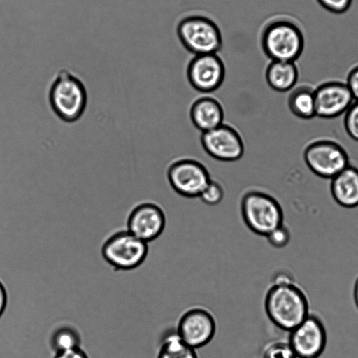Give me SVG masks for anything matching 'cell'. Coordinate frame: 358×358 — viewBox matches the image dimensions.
<instances>
[{
    "label": "cell",
    "instance_id": "16",
    "mask_svg": "<svg viewBox=\"0 0 358 358\" xmlns=\"http://www.w3.org/2000/svg\"><path fill=\"white\" fill-rule=\"evenodd\" d=\"M330 192L341 206L353 208L358 206V166L351 163L330 179Z\"/></svg>",
    "mask_w": 358,
    "mask_h": 358
},
{
    "label": "cell",
    "instance_id": "22",
    "mask_svg": "<svg viewBox=\"0 0 358 358\" xmlns=\"http://www.w3.org/2000/svg\"><path fill=\"white\" fill-rule=\"evenodd\" d=\"M343 126L346 134L358 142V101H354L344 113Z\"/></svg>",
    "mask_w": 358,
    "mask_h": 358
},
{
    "label": "cell",
    "instance_id": "9",
    "mask_svg": "<svg viewBox=\"0 0 358 358\" xmlns=\"http://www.w3.org/2000/svg\"><path fill=\"white\" fill-rule=\"evenodd\" d=\"M178 336L194 349L208 344L217 331L214 315L203 306H192L180 315L176 327Z\"/></svg>",
    "mask_w": 358,
    "mask_h": 358
},
{
    "label": "cell",
    "instance_id": "25",
    "mask_svg": "<svg viewBox=\"0 0 358 358\" xmlns=\"http://www.w3.org/2000/svg\"><path fill=\"white\" fill-rule=\"evenodd\" d=\"M345 83L354 100L358 101V62L349 69Z\"/></svg>",
    "mask_w": 358,
    "mask_h": 358
},
{
    "label": "cell",
    "instance_id": "12",
    "mask_svg": "<svg viewBox=\"0 0 358 358\" xmlns=\"http://www.w3.org/2000/svg\"><path fill=\"white\" fill-rule=\"evenodd\" d=\"M288 341L297 358H318L327 343V333L322 320L309 315L291 330Z\"/></svg>",
    "mask_w": 358,
    "mask_h": 358
},
{
    "label": "cell",
    "instance_id": "13",
    "mask_svg": "<svg viewBox=\"0 0 358 358\" xmlns=\"http://www.w3.org/2000/svg\"><path fill=\"white\" fill-rule=\"evenodd\" d=\"M166 226V215L157 203L143 201L129 213L126 228L130 233L149 243L159 237Z\"/></svg>",
    "mask_w": 358,
    "mask_h": 358
},
{
    "label": "cell",
    "instance_id": "21",
    "mask_svg": "<svg viewBox=\"0 0 358 358\" xmlns=\"http://www.w3.org/2000/svg\"><path fill=\"white\" fill-rule=\"evenodd\" d=\"M224 192L222 186L212 178L203 189L199 198L208 206H216L221 203L224 198Z\"/></svg>",
    "mask_w": 358,
    "mask_h": 358
},
{
    "label": "cell",
    "instance_id": "4",
    "mask_svg": "<svg viewBox=\"0 0 358 358\" xmlns=\"http://www.w3.org/2000/svg\"><path fill=\"white\" fill-rule=\"evenodd\" d=\"M240 208L245 224L257 235L266 236L284 223L280 203L267 192L257 189L245 192Z\"/></svg>",
    "mask_w": 358,
    "mask_h": 358
},
{
    "label": "cell",
    "instance_id": "19",
    "mask_svg": "<svg viewBox=\"0 0 358 358\" xmlns=\"http://www.w3.org/2000/svg\"><path fill=\"white\" fill-rule=\"evenodd\" d=\"M156 358H199L196 349L187 345L177 334L169 329L161 337Z\"/></svg>",
    "mask_w": 358,
    "mask_h": 358
},
{
    "label": "cell",
    "instance_id": "8",
    "mask_svg": "<svg viewBox=\"0 0 358 358\" xmlns=\"http://www.w3.org/2000/svg\"><path fill=\"white\" fill-rule=\"evenodd\" d=\"M166 178L172 189L186 198L199 197L211 179L206 166L191 157L173 160L167 167Z\"/></svg>",
    "mask_w": 358,
    "mask_h": 358
},
{
    "label": "cell",
    "instance_id": "17",
    "mask_svg": "<svg viewBox=\"0 0 358 358\" xmlns=\"http://www.w3.org/2000/svg\"><path fill=\"white\" fill-rule=\"evenodd\" d=\"M295 62L271 61L265 71L268 86L279 92H286L294 87L299 79V69Z\"/></svg>",
    "mask_w": 358,
    "mask_h": 358
},
{
    "label": "cell",
    "instance_id": "1",
    "mask_svg": "<svg viewBox=\"0 0 358 358\" xmlns=\"http://www.w3.org/2000/svg\"><path fill=\"white\" fill-rule=\"evenodd\" d=\"M264 306L269 320L289 332L308 315V302L303 290L284 273L273 278L264 296Z\"/></svg>",
    "mask_w": 358,
    "mask_h": 358
},
{
    "label": "cell",
    "instance_id": "20",
    "mask_svg": "<svg viewBox=\"0 0 358 358\" xmlns=\"http://www.w3.org/2000/svg\"><path fill=\"white\" fill-rule=\"evenodd\" d=\"M261 358H297L288 340H273L265 345Z\"/></svg>",
    "mask_w": 358,
    "mask_h": 358
},
{
    "label": "cell",
    "instance_id": "6",
    "mask_svg": "<svg viewBox=\"0 0 358 358\" xmlns=\"http://www.w3.org/2000/svg\"><path fill=\"white\" fill-rule=\"evenodd\" d=\"M176 34L182 46L194 55L217 53L222 47L220 27L206 16L192 15L182 18Z\"/></svg>",
    "mask_w": 358,
    "mask_h": 358
},
{
    "label": "cell",
    "instance_id": "27",
    "mask_svg": "<svg viewBox=\"0 0 358 358\" xmlns=\"http://www.w3.org/2000/svg\"><path fill=\"white\" fill-rule=\"evenodd\" d=\"M7 302L6 292L3 285L0 282V316L3 313Z\"/></svg>",
    "mask_w": 358,
    "mask_h": 358
},
{
    "label": "cell",
    "instance_id": "28",
    "mask_svg": "<svg viewBox=\"0 0 358 358\" xmlns=\"http://www.w3.org/2000/svg\"><path fill=\"white\" fill-rule=\"evenodd\" d=\"M354 299L355 303L358 308V278L356 280L355 287H354Z\"/></svg>",
    "mask_w": 358,
    "mask_h": 358
},
{
    "label": "cell",
    "instance_id": "24",
    "mask_svg": "<svg viewBox=\"0 0 358 358\" xmlns=\"http://www.w3.org/2000/svg\"><path fill=\"white\" fill-rule=\"evenodd\" d=\"M317 1L326 10L335 14L345 13L352 3V0H317Z\"/></svg>",
    "mask_w": 358,
    "mask_h": 358
},
{
    "label": "cell",
    "instance_id": "3",
    "mask_svg": "<svg viewBox=\"0 0 358 358\" xmlns=\"http://www.w3.org/2000/svg\"><path fill=\"white\" fill-rule=\"evenodd\" d=\"M260 43L271 61L296 62L303 51L305 39L303 30L295 20L279 17L265 25Z\"/></svg>",
    "mask_w": 358,
    "mask_h": 358
},
{
    "label": "cell",
    "instance_id": "11",
    "mask_svg": "<svg viewBox=\"0 0 358 358\" xmlns=\"http://www.w3.org/2000/svg\"><path fill=\"white\" fill-rule=\"evenodd\" d=\"M201 144L206 152L215 159L234 162L244 154L245 145L239 131L233 126L222 123L201 134Z\"/></svg>",
    "mask_w": 358,
    "mask_h": 358
},
{
    "label": "cell",
    "instance_id": "10",
    "mask_svg": "<svg viewBox=\"0 0 358 358\" xmlns=\"http://www.w3.org/2000/svg\"><path fill=\"white\" fill-rule=\"evenodd\" d=\"M225 73L224 63L217 53L194 55L186 70L187 78L192 87L205 94L220 88Z\"/></svg>",
    "mask_w": 358,
    "mask_h": 358
},
{
    "label": "cell",
    "instance_id": "18",
    "mask_svg": "<svg viewBox=\"0 0 358 358\" xmlns=\"http://www.w3.org/2000/svg\"><path fill=\"white\" fill-rule=\"evenodd\" d=\"M289 92L287 106L294 116L302 120L316 117L315 87L308 84H296Z\"/></svg>",
    "mask_w": 358,
    "mask_h": 358
},
{
    "label": "cell",
    "instance_id": "15",
    "mask_svg": "<svg viewBox=\"0 0 358 358\" xmlns=\"http://www.w3.org/2000/svg\"><path fill=\"white\" fill-rule=\"evenodd\" d=\"M224 111L215 97L205 94L194 99L189 108V118L201 133L210 131L224 122Z\"/></svg>",
    "mask_w": 358,
    "mask_h": 358
},
{
    "label": "cell",
    "instance_id": "23",
    "mask_svg": "<svg viewBox=\"0 0 358 358\" xmlns=\"http://www.w3.org/2000/svg\"><path fill=\"white\" fill-rule=\"evenodd\" d=\"M265 237L271 246L275 248H282L289 243L291 234L287 227L283 223L268 233Z\"/></svg>",
    "mask_w": 358,
    "mask_h": 358
},
{
    "label": "cell",
    "instance_id": "7",
    "mask_svg": "<svg viewBox=\"0 0 358 358\" xmlns=\"http://www.w3.org/2000/svg\"><path fill=\"white\" fill-rule=\"evenodd\" d=\"M148 243L127 229L113 234L103 244L102 255L112 266L131 270L141 266L148 255Z\"/></svg>",
    "mask_w": 358,
    "mask_h": 358
},
{
    "label": "cell",
    "instance_id": "14",
    "mask_svg": "<svg viewBox=\"0 0 358 358\" xmlns=\"http://www.w3.org/2000/svg\"><path fill=\"white\" fill-rule=\"evenodd\" d=\"M316 116L333 119L344 114L354 99L345 81L329 80L315 87Z\"/></svg>",
    "mask_w": 358,
    "mask_h": 358
},
{
    "label": "cell",
    "instance_id": "2",
    "mask_svg": "<svg viewBox=\"0 0 358 358\" xmlns=\"http://www.w3.org/2000/svg\"><path fill=\"white\" fill-rule=\"evenodd\" d=\"M48 101L59 119L67 123L76 122L86 109L87 94L85 86L71 70L60 69L51 82Z\"/></svg>",
    "mask_w": 358,
    "mask_h": 358
},
{
    "label": "cell",
    "instance_id": "5",
    "mask_svg": "<svg viewBox=\"0 0 358 358\" xmlns=\"http://www.w3.org/2000/svg\"><path fill=\"white\" fill-rule=\"evenodd\" d=\"M303 157L315 175L329 180L350 164L344 146L327 136L315 137L308 141L303 150Z\"/></svg>",
    "mask_w": 358,
    "mask_h": 358
},
{
    "label": "cell",
    "instance_id": "26",
    "mask_svg": "<svg viewBox=\"0 0 358 358\" xmlns=\"http://www.w3.org/2000/svg\"><path fill=\"white\" fill-rule=\"evenodd\" d=\"M52 358H90L89 355L80 348L57 352Z\"/></svg>",
    "mask_w": 358,
    "mask_h": 358
}]
</instances>
